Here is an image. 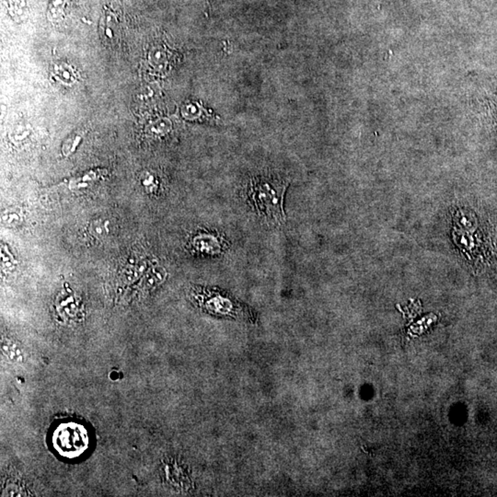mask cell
<instances>
[{
	"label": "cell",
	"instance_id": "30bf717a",
	"mask_svg": "<svg viewBox=\"0 0 497 497\" xmlns=\"http://www.w3.org/2000/svg\"><path fill=\"white\" fill-rule=\"evenodd\" d=\"M171 127V124L169 120L162 121L155 124V126L151 127V132L154 133L155 135H162L167 134Z\"/></svg>",
	"mask_w": 497,
	"mask_h": 497
},
{
	"label": "cell",
	"instance_id": "6da1fadb",
	"mask_svg": "<svg viewBox=\"0 0 497 497\" xmlns=\"http://www.w3.org/2000/svg\"><path fill=\"white\" fill-rule=\"evenodd\" d=\"M288 186V180L273 175L252 178L245 189L247 202L268 223L284 224L287 218L284 199Z\"/></svg>",
	"mask_w": 497,
	"mask_h": 497
},
{
	"label": "cell",
	"instance_id": "9c48e42d",
	"mask_svg": "<svg viewBox=\"0 0 497 497\" xmlns=\"http://www.w3.org/2000/svg\"><path fill=\"white\" fill-rule=\"evenodd\" d=\"M2 219L3 223L6 226L13 227L21 224L22 218L19 210L10 209L5 211V213L3 214Z\"/></svg>",
	"mask_w": 497,
	"mask_h": 497
},
{
	"label": "cell",
	"instance_id": "8fae6325",
	"mask_svg": "<svg viewBox=\"0 0 497 497\" xmlns=\"http://www.w3.org/2000/svg\"><path fill=\"white\" fill-rule=\"evenodd\" d=\"M142 185L147 190L152 191L156 187V180L152 174H146L145 177H143Z\"/></svg>",
	"mask_w": 497,
	"mask_h": 497
},
{
	"label": "cell",
	"instance_id": "52a82bcc",
	"mask_svg": "<svg viewBox=\"0 0 497 497\" xmlns=\"http://www.w3.org/2000/svg\"><path fill=\"white\" fill-rule=\"evenodd\" d=\"M104 174H106V171H104V169H96V171L87 172V174L83 175V176L76 178V179L72 180L71 187H86V186L90 185V183L94 182V180L100 179Z\"/></svg>",
	"mask_w": 497,
	"mask_h": 497
},
{
	"label": "cell",
	"instance_id": "5b68a950",
	"mask_svg": "<svg viewBox=\"0 0 497 497\" xmlns=\"http://www.w3.org/2000/svg\"><path fill=\"white\" fill-rule=\"evenodd\" d=\"M194 246L197 247L199 251L207 254H215L221 251V244L214 236L202 235L194 238Z\"/></svg>",
	"mask_w": 497,
	"mask_h": 497
},
{
	"label": "cell",
	"instance_id": "7a4b0ae2",
	"mask_svg": "<svg viewBox=\"0 0 497 497\" xmlns=\"http://www.w3.org/2000/svg\"><path fill=\"white\" fill-rule=\"evenodd\" d=\"M191 293L197 304L212 315L233 319H247L251 316V312L245 305L241 304L221 290L194 288Z\"/></svg>",
	"mask_w": 497,
	"mask_h": 497
},
{
	"label": "cell",
	"instance_id": "277c9868",
	"mask_svg": "<svg viewBox=\"0 0 497 497\" xmlns=\"http://www.w3.org/2000/svg\"><path fill=\"white\" fill-rule=\"evenodd\" d=\"M51 77L58 83L66 86L75 84L79 75L71 65L66 62H57L53 65Z\"/></svg>",
	"mask_w": 497,
	"mask_h": 497
},
{
	"label": "cell",
	"instance_id": "3957f363",
	"mask_svg": "<svg viewBox=\"0 0 497 497\" xmlns=\"http://www.w3.org/2000/svg\"><path fill=\"white\" fill-rule=\"evenodd\" d=\"M52 442L60 456L75 459L87 451L90 438L87 429L82 424L66 422L55 429Z\"/></svg>",
	"mask_w": 497,
	"mask_h": 497
},
{
	"label": "cell",
	"instance_id": "ba28073f",
	"mask_svg": "<svg viewBox=\"0 0 497 497\" xmlns=\"http://www.w3.org/2000/svg\"><path fill=\"white\" fill-rule=\"evenodd\" d=\"M84 134V131H77L66 141L62 147V152L65 156H69V155L76 151L77 147L79 145L80 140H82Z\"/></svg>",
	"mask_w": 497,
	"mask_h": 497
},
{
	"label": "cell",
	"instance_id": "8992f818",
	"mask_svg": "<svg viewBox=\"0 0 497 497\" xmlns=\"http://www.w3.org/2000/svg\"><path fill=\"white\" fill-rule=\"evenodd\" d=\"M69 1L71 0H51L47 8V19L49 21L57 24L63 21Z\"/></svg>",
	"mask_w": 497,
	"mask_h": 497
}]
</instances>
